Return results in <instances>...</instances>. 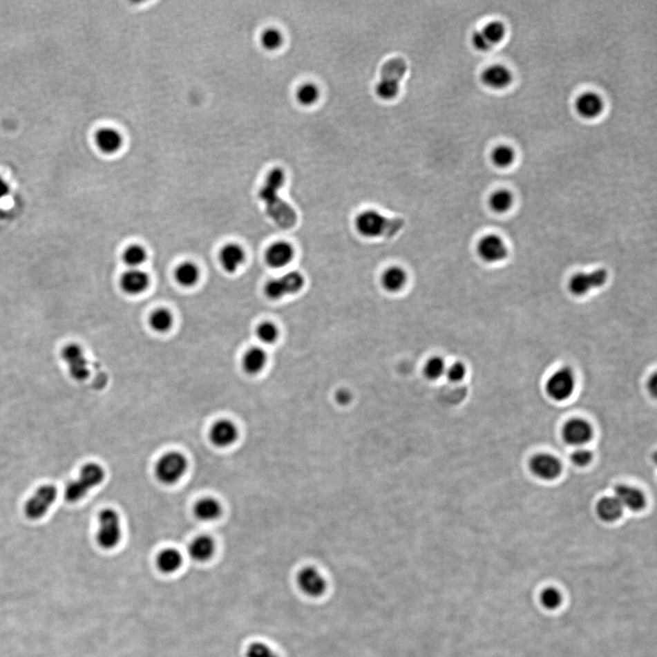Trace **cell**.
<instances>
[{
    "label": "cell",
    "instance_id": "1",
    "mask_svg": "<svg viewBox=\"0 0 657 657\" xmlns=\"http://www.w3.org/2000/svg\"><path fill=\"white\" fill-rule=\"evenodd\" d=\"M286 175L280 169L270 171L261 187L260 198L265 204L269 218L283 229H292L297 222V214L291 204L280 198V191L285 184Z\"/></svg>",
    "mask_w": 657,
    "mask_h": 657
},
{
    "label": "cell",
    "instance_id": "2",
    "mask_svg": "<svg viewBox=\"0 0 657 657\" xmlns=\"http://www.w3.org/2000/svg\"><path fill=\"white\" fill-rule=\"evenodd\" d=\"M354 226L358 234L363 238H390L402 230L405 222L402 218L385 217L377 210L367 209L357 215Z\"/></svg>",
    "mask_w": 657,
    "mask_h": 657
},
{
    "label": "cell",
    "instance_id": "3",
    "mask_svg": "<svg viewBox=\"0 0 657 657\" xmlns=\"http://www.w3.org/2000/svg\"><path fill=\"white\" fill-rule=\"evenodd\" d=\"M408 64L402 58H392L383 65L379 82L375 87L378 97L383 101L397 98L401 82L408 73Z\"/></svg>",
    "mask_w": 657,
    "mask_h": 657
},
{
    "label": "cell",
    "instance_id": "4",
    "mask_svg": "<svg viewBox=\"0 0 657 657\" xmlns=\"http://www.w3.org/2000/svg\"><path fill=\"white\" fill-rule=\"evenodd\" d=\"M189 459L179 451H169L159 457L155 466V476L161 484H178L187 474Z\"/></svg>",
    "mask_w": 657,
    "mask_h": 657
},
{
    "label": "cell",
    "instance_id": "5",
    "mask_svg": "<svg viewBox=\"0 0 657 657\" xmlns=\"http://www.w3.org/2000/svg\"><path fill=\"white\" fill-rule=\"evenodd\" d=\"M105 471L96 463L87 464L82 469L78 479L68 485L65 499L69 502H77L84 499L88 492L104 482Z\"/></svg>",
    "mask_w": 657,
    "mask_h": 657
},
{
    "label": "cell",
    "instance_id": "6",
    "mask_svg": "<svg viewBox=\"0 0 657 657\" xmlns=\"http://www.w3.org/2000/svg\"><path fill=\"white\" fill-rule=\"evenodd\" d=\"M122 537L120 515L113 508H105L99 515V529L96 542L105 551L113 550L120 544Z\"/></svg>",
    "mask_w": 657,
    "mask_h": 657
},
{
    "label": "cell",
    "instance_id": "7",
    "mask_svg": "<svg viewBox=\"0 0 657 657\" xmlns=\"http://www.w3.org/2000/svg\"><path fill=\"white\" fill-rule=\"evenodd\" d=\"M305 286V278L300 272H288L280 277L272 278L264 287V292L272 301L298 294Z\"/></svg>",
    "mask_w": 657,
    "mask_h": 657
},
{
    "label": "cell",
    "instance_id": "8",
    "mask_svg": "<svg viewBox=\"0 0 657 657\" xmlns=\"http://www.w3.org/2000/svg\"><path fill=\"white\" fill-rule=\"evenodd\" d=\"M56 487L45 485L39 488L25 505L26 516L30 520H39L46 515L57 499Z\"/></svg>",
    "mask_w": 657,
    "mask_h": 657
},
{
    "label": "cell",
    "instance_id": "9",
    "mask_svg": "<svg viewBox=\"0 0 657 657\" xmlns=\"http://www.w3.org/2000/svg\"><path fill=\"white\" fill-rule=\"evenodd\" d=\"M608 272L604 269L594 270L593 272H581L575 274L569 283V289L573 295H587L593 289L602 288L607 283Z\"/></svg>",
    "mask_w": 657,
    "mask_h": 657
},
{
    "label": "cell",
    "instance_id": "10",
    "mask_svg": "<svg viewBox=\"0 0 657 657\" xmlns=\"http://www.w3.org/2000/svg\"><path fill=\"white\" fill-rule=\"evenodd\" d=\"M296 582L301 593L312 598L323 596L327 589L325 578L312 566H306L298 571Z\"/></svg>",
    "mask_w": 657,
    "mask_h": 657
},
{
    "label": "cell",
    "instance_id": "11",
    "mask_svg": "<svg viewBox=\"0 0 657 657\" xmlns=\"http://www.w3.org/2000/svg\"><path fill=\"white\" fill-rule=\"evenodd\" d=\"M62 359L67 363L70 377L74 380H86L90 375L89 365L85 357L84 349L79 344L70 343L62 349Z\"/></svg>",
    "mask_w": 657,
    "mask_h": 657
},
{
    "label": "cell",
    "instance_id": "12",
    "mask_svg": "<svg viewBox=\"0 0 657 657\" xmlns=\"http://www.w3.org/2000/svg\"><path fill=\"white\" fill-rule=\"evenodd\" d=\"M477 249L479 257L488 263H502L508 257L507 244L497 235L485 236L479 240Z\"/></svg>",
    "mask_w": 657,
    "mask_h": 657
},
{
    "label": "cell",
    "instance_id": "13",
    "mask_svg": "<svg viewBox=\"0 0 657 657\" xmlns=\"http://www.w3.org/2000/svg\"><path fill=\"white\" fill-rule=\"evenodd\" d=\"M575 388V377L569 368H563L551 375L547 383V392L556 401L568 399Z\"/></svg>",
    "mask_w": 657,
    "mask_h": 657
},
{
    "label": "cell",
    "instance_id": "14",
    "mask_svg": "<svg viewBox=\"0 0 657 657\" xmlns=\"http://www.w3.org/2000/svg\"><path fill=\"white\" fill-rule=\"evenodd\" d=\"M209 440L218 448H229L235 445L240 437V430L236 423L229 419H220L210 428Z\"/></svg>",
    "mask_w": 657,
    "mask_h": 657
},
{
    "label": "cell",
    "instance_id": "15",
    "mask_svg": "<svg viewBox=\"0 0 657 657\" xmlns=\"http://www.w3.org/2000/svg\"><path fill=\"white\" fill-rule=\"evenodd\" d=\"M294 258V247L286 240H278L269 245L265 252L266 263L275 269L287 268Z\"/></svg>",
    "mask_w": 657,
    "mask_h": 657
},
{
    "label": "cell",
    "instance_id": "16",
    "mask_svg": "<svg viewBox=\"0 0 657 657\" xmlns=\"http://www.w3.org/2000/svg\"><path fill=\"white\" fill-rule=\"evenodd\" d=\"M151 278L142 269H129L121 276L120 287L125 294L138 296L149 289Z\"/></svg>",
    "mask_w": 657,
    "mask_h": 657
},
{
    "label": "cell",
    "instance_id": "17",
    "mask_svg": "<svg viewBox=\"0 0 657 657\" xmlns=\"http://www.w3.org/2000/svg\"><path fill=\"white\" fill-rule=\"evenodd\" d=\"M219 263L227 274H235L246 263L244 247L238 243H227L219 251Z\"/></svg>",
    "mask_w": 657,
    "mask_h": 657
},
{
    "label": "cell",
    "instance_id": "18",
    "mask_svg": "<svg viewBox=\"0 0 657 657\" xmlns=\"http://www.w3.org/2000/svg\"><path fill=\"white\" fill-rule=\"evenodd\" d=\"M217 551L215 540L209 535H199L189 543L187 553L194 562L207 563L214 558Z\"/></svg>",
    "mask_w": 657,
    "mask_h": 657
},
{
    "label": "cell",
    "instance_id": "19",
    "mask_svg": "<svg viewBox=\"0 0 657 657\" xmlns=\"http://www.w3.org/2000/svg\"><path fill=\"white\" fill-rule=\"evenodd\" d=\"M184 565V555L175 547H166L161 550L155 557V566L164 575L178 573Z\"/></svg>",
    "mask_w": 657,
    "mask_h": 657
},
{
    "label": "cell",
    "instance_id": "20",
    "mask_svg": "<svg viewBox=\"0 0 657 657\" xmlns=\"http://www.w3.org/2000/svg\"><path fill=\"white\" fill-rule=\"evenodd\" d=\"M531 468L540 479L551 480L556 479L562 471V465L556 457L551 455H537L531 463Z\"/></svg>",
    "mask_w": 657,
    "mask_h": 657
},
{
    "label": "cell",
    "instance_id": "21",
    "mask_svg": "<svg viewBox=\"0 0 657 657\" xmlns=\"http://www.w3.org/2000/svg\"><path fill=\"white\" fill-rule=\"evenodd\" d=\"M591 436H593V429L586 421L582 419L570 421L563 429V437L570 445H584L591 440Z\"/></svg>",
    "mask_w": 657,
    "mask_h": 657
},
{
    "label": "cell",
    "instance_id": "22",
    "mask_svg": "<svg viewBox=\"0 0 657 657\" xmlns=\"http://www.w3.org/2000/svg\"><path fill=\"white\" fill-rule=\"evenodd\" d=\"M482 81L491 89H506L512 82V73L504 65H492L483 72Z\"/></svg>",
    "mask_w": 657,
    "mask_h": 657
},
{
    "label": "cell",
    "instance_id": "23",
    "mask_svg": "<svg viewBox=\"0 0 657 657\" xmlns=\"http://www.w3.org/2000/svg\"><path fill=\"white\" fill-rule=\"evenodd\" d=\"M95 143L102 153L113 155L120 151L124 144V138L121 133L115 128L104 127L96 133Z\"/></svg>",
    "mask_w": 657,
    "mask_h": 657
},
{
    "label": "cell",
    "instance_id": "24",
    "mask_svg": "<svg viewBox=\"0 0 657 657\" xmlns=\"http://www.w3.org/2000/svg\"><path fill=\"white\" fill-rule=\"evenodd\" d=\"M604 104L596 93H585L576 101V111L585 119H596L604 112Z\"/></svg>",
    "mask_w": 657,
    "mask_h": 657
},
{
    "label": "cell",
    "instance_id": "25",
    "mask_svg": "<svg viewBox=\"0 0 657 657\" xmlns=\"http://www.w3.org/2000/svg\"><path fill=\"white\" fill-rule=\"evenodd\" d=\"M408 283V274L400 266H391L383 272L381 277L382 287L389 293H398L406 288Z\"/></svg>",
    "mask_w": 657,
    "mask_h": 657
},
{
    "label": "cell",
    "instance_id": "26",
    "mask_svg": "<svg viewBox=\"0 0 657 657\" xmlns=\"http://www.w3.org/2000/svg\"><path fill=\"white\" fill-rule=\"evenodd\" d=\"M196 519L204 522H215L223 513L220 502L213 497H204L196 502L194 506Z\"/></svg>",
    "mask_w": 657,
    "mask_h": 657
},
{
    "label": "cell",
    "instance_id": "27",
    "mask_svg": "<svg viewBox=\"0 0 657 657\" xmlns=\"http://www.w3.org/2000/svg\"><path fill=\"white\" fill-rule=\"evenodd\" d=\"M614 492H616L614 497L621 503L622 508H627L634 511H641L644 508L645 497L639 489L630 487V486L619 485L614 489Z\"/></svg>",
    "mask_w": 657,
    "mask_h": 657
},
{
    "label": "cell",
    "instance_id": "28",
    "mask_svg": "<svg viewBox=\"0 0 657 657\" xmlns=\"http://www.w3.org/2000/svg\"><path fill=\"white\" fill-rule=\"evenodd\" d=\"M268 354L260 346L251 347L245 352L242 358L244 371L249 375H257L265 369Z\"/></svg>",
    "mask_w": 657,
    "mask_h": 657
},
{
    "label": "cell",
    "instance_id": "29",
    "mask_svg": "<svg viewBox=\"0 0 657 657\" xmlns=\"http://www.w3.org/2000/svg\"><path fill=\"white\" fill-rule=\"evenodd\" d=\"M201 278V269L194 261L187 260L179 264L175 270V280L184 288H193Z\"/></svg>",
    "mask_w": 657,
    "mask_h": 657
},
{
    "label": "cell",
    "instance_id": "30",
    "mask_svg": "<svg viewBox=\"0 0 657 657\" xmlns=\"http://www.w3.org/2000/svg\"><path fill=\"white\" fill-rule=\"evenodd\" d=\"M624 508L616 497H607L597 504V513L602 520L607 522H614L622 517Z\"/></svg>",
    "mask_w": 657,
    "mask_h": 657
},
{
    "label": "cell",
    "instance_id": "31",
    "mask_svg": "<svg viewBox=\"0 0 657 657\" xmlns=\"http://www.w3.org/2000/svg\"><path fill=\"white\" fill-rule=\"evenodd\" d=\"M173 315L166 308H158L151 314L149 324L153 331L158 334H166L173 325Z\"/></svg>",
    "mask_w": 657,
    "mask_h": 657
},
{
    "label": "cell",
    "instance_id": "32",
    "mask_svg": "<svg viewBox=\"0 0 657 657\" xmlns=\"http://www.w3.org/2000/svg\"><path fill=\"white\" fill-rule=\"evenodd\" d=\"M147 258V249L139 244L130 245L122 253V260L130 269H141Z\"/></svg>",
    "mask_w": 657,
    "mask_h": 657
},
{
    "label": "cell",
    "instance_id": "33",
    "mask_svg": "<svg viewBox=\"0 0 657 657\" xmlns=\"http://www.w3.org/2000/svg\"><path fill=\"white\" fill-rule=\"evenodd\" d=\"M321 97V91L316 84L312 82H306L301 85L296 92V98L298 104L303 106H312L316 104Z\"/></svg>",
    "mask_w": 657,
    "mask_h": 657
},
{
    "label": "cell",
    "instance_id": "34",
    "mask_svg": "<svg viewBox=\"0 0 657 657\" xmlns=\"http://www.w3.org/2000/svg\"><path fill=\"white\" fill-rule=\"evenodd\" d=\"M514 196L512 193L506 189H500L491 196L489 199L491 207L496 213H507L513 207Z\"/></svg>",
    "mask_w": 657,
    "mask_h": 657
},
{
    "label": "cell",
    "instance_id": "35",
    "mask_svg": "<svg viewBox=\"0 0 657 657\" xmlns=\"http://www.w3.org/2000/svg\"><path fill=\"white\" fill-rule=\"evenodd\" d=\"M258 339L264 344H274L280 338V329L272 321H265L258 324L256 330Z\"/></svg>",
    "mask_w": 657,
    "mask_h": 657
},
{
    "label": "cell",
    "instance_id": "36",
    "mask_svg": "<svg viewBox=\"0 0 657 657\" xmlns=\"http://www.w3.org/2000/svg\"><path fill=\"white\" fill-rule=\"evenodd\" d=\"M492 162L499 169H508L513 164L516 153L511 146H499L495 148L491 155Z\"/></svg>",
    "mask_w": 657,
    "mask_h": 657
},
{
    "label": "cell",
    "instance_id": "37",
    "mask_svg": "<svg viewBox=\"0 0 657 657\" xmlns=\"http://www.w3.org/2000/svg\"><path fill=\"white\" fill-rule=\"evenodd\" d=\"M446 365L445 360L440 356H433L429 358L428 362L423 366V374L430 381H437L440 379L444 374H446Z\"/></svg>",
    "mask_w": 657,
    "mask_h": 657
},
{
    "label": "cell",
    "instance_id": "38",
    "mask_svg": "<svg viewBox=\"0 0 657 657\" xmlns=\"http://www.w3.org/2000/svg\"><path fill=\"white\" fill-rule=\"evenodd\" d=\"M245 657H280L277 651L265 642L254 641L247 645Z\"/></svg>",
    "mask_w": 657,
    "mask_h": 657
},
{
    "label": "cell",
    "instance_id": "39",
    "mask_svg": "<svg viewBox=\"0 0 657 657\" xmlns=\"http://www.w3.org/2000/svg\"><path fill=\"white\" fill-rule=\"evenodd\" d=\"M540 601L543 607L549 611H554L562 605V594L555 587H547L540 593Z\"/></svg>",
    "mask_w": 657,
    "mask_h": 657
},
{
    "label": "cell",
    "instance_id": "40",
    "mask_svg": "<svg viewBox=\"0 0 657 657\" xmlns=\"http://www.w3.org/2000/svg\"><path fill=\"white\" fill-rule=\"evenodd\" d=\"M482 31L492 47L499 44L506 37L505 25L500 21L489 22Z\"/></svg>",
    "mask_w": 657,
    "mask_h": 657
},
{
    "label": "cell",
    "instance_id": "41",
    "mask_svg": "<svg viewBox=\"0 0 657 657\" xmlns=\"http://www.w3.org/2000/svg\"><path fill=\"white\" fill-rule=\"evenodd\" d=\"M261 44L268 50H277L283 45L284 37L277 28L266 30L260 37Z\"/></svg>",
    "mask_w": 657,
    "mask_h": 657
},
{
    "label": "cell",
    "instance_id": "42",
    "mask_svg": "<svg viewBox=\"0 0 657 657\" xmlns=\"http://www.w3.org/2000/svg\"><path fill=\"white\" fill-rule=\"evenodd\" d=\"M466 369L465 365L460 362L452 363L449 367H446V374L448 379L453 383H459L465 378Z\"/></svg>",
    "mask_w": 657,
    "mask_h": 657
},
{
    "label": "cell",
    "instance_id": "43",
    "mask_svg": "<svg viewBox=\"0 0 657 657\" xmlns=\"http://www.w3.org/2000/svg\"><path fill=\"white\" fill-rule=\"evenodd\" d=\"M471 41L473 46L476 48L477 50L483 51V53L489 51L493 48L491 46V44H489V41L482 30L474 32L473 35H472Z\"/></svg>",
    "mask_w": 657,
    "mask_h": 657
},
{
    "label": "cell",
    "instance_id": "44",
    "mask_svg": "<svg viewBox=\"0 0 657 657\" xmlns=\"http://www.w3.org/2000/svg\"><path fill=\"white\" fill-rule=\"evenodd\" d=\"M591 459H593V454L590 451L586 450V449H579V450L574 452L573 456H571L573 462L579 466H587L591 461Z\"/></svg>",
    "mask_w": 657,
    "mask_h": 657
},
{
    "label": "cell",
    "instance_id": "45",
    "mask_svg": "<svg viewBox=\"0 0 657 657\" xmlns=\"http://www.w3.org/2000/svg\"><path fill=\"white\" fill-rule=\"evenodd\" d=\"M337 402L341 406H346L351 403L352 394L346 389H341L336 394Z\"/></svg>",
    "mask_w": 657,
    "mask_h": 657
},
{
    "label": "cell",
    "instance_id": "46",
    "mask_svg": "<svg viewBox=\"0 0 657 657\" xmlns=\"http://www.w3.org/2000/svg\"><path fill=\"white\" fill-rule=\"evenodd\" d=\"M10 192V184L5 180L4 178L0 175V201L6 198Z\"/></svg>",
    "mask_w": 657,
    "mask_h": 657
}]
</instances>
